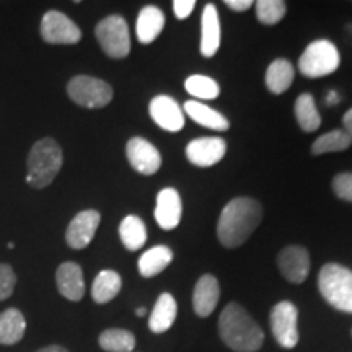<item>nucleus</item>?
<instances>
[{
    "mask_svg": "<svg viewBox=\"0 0 352 352\" xmlns=\"http://www.w3.org/2000/svg\"><path fill=\"white\" fill-rule=\"evenodd\" d=\"M263 220V208L252 197H235L222 209L217 223L219 241L226 248H239L253 235Z\"/></svg>",
    "mask_w": 352,
    "mask_h": 352,
    "instance_id": "1",
    "label": "nucleus"
},
{
    "mask_svg": "<svg viewBox=\"0 0 352 352\" xmlns=\"http://www.w3.org/2000/svg\"><path fill=\"white\" fill-rule=\"evenodd\" d=\"M220 340L235 352H256L264 342V333L240 303L232 302L219 316Z\"/></svg>",
    "mask_w": 352,
    "mask_h": 352,
    "instance_id": "2",
    "label": "nucleus"
},
{
    "mask_svg": "<svg viewBox=\"0 0 352 352\" xmlns=\"http://www.w3.org/2000/svg\"><path fill=\"white\" fill-rule=\"evenodd\" d=\"M64 164L60 145L52 138H43L34 142L26 160V183L34 189H44L54 182Z\"/></svg>",
    "mask_w": 352,
    "mask_h": 352,
    "instance_id": "3",
    "label": "nucleus"
},
{
    "mask_svg": "<svg viewBox=\"0 0 352 352\" xmlns=\"http://www.w3.org/2000/svg\"><path fill=\"white\" fill-rule=\"evenodd\" d=\"M318 289L329 305L340 311L352 314V271L336 263L321 267Z\"/></svg>",
    "mask_w": 352,
    "mask_h": 352,
    "instance_id": "4",
    "label": "nucleus"
},
{
    "mask_svg": "<svg viewBox=\"0 0 352 352\" xmlns=\"http://www.w3.org/2000/svg\"><path fill=\"white\" fill-rule=\"evenodd\" d=\"M341 64L338 47L328 39L310 43L298 59V70L308 78H320L336 72Z\"/></svg>",
    "mask_w": 352,
    "mask_h": 352,
    "instance_id": "5",
    "label": "nucleus"
},
{
    "mask_svg": "<svg viewBox=\"0 0 352 352\" xmlns=\"http://www.w3.org/2000/svg\"><path fill=\"white\" fill-rule=\"evenodd\" d=\"M95 36L101 50L111 59H124L131 52V33L126 20L120 15H109L96 25Z\"/></svg>",
    "mask_w": 352,
    "mask_h": 352,
    "instance_id": "6",
    "label": "nucleus"
},
{
    "mask_svg": "<svg viewBox=\"0 0 352 352\" xmlns=\"http://www.w3.org/2000/svg\"><path fill=\"white\" fill-rule=\"evenodd\" d=\"M67 94L74 103L88 109L104 108L113 100L111 85L91 76H76L70 78L67 83Z\"/></svg>",
    "mask_w": 352,
    "mask_h": 352,
    "instance_id": "7",
    "label": "nucleus"
},
{
    "mask_svg": "<svg viewBox=\"0 0 352 352\" xmlns=\"http://www.w3.org/2000/svg\"><path fill=\"white\" fill-rule=\"evenodd\" d=\"M271 331L277 344L284 349H294L298 344V310L292 302H279L271 310Z\"/></svg>",
    "mask_w": 352,
    "mask_h": 352,
    "instance_id": "8",
    "label": "nucleus"
},
{
    "mask_svg": "<svg viewBox=\"0 0 352 352\" xmlns=\"http://www.w3.org/2000/svg\"><path fill=\"white\" fill-rule=\"evenodd\" d=\"M41 38L47 44H77L82 39V30L59 10H50L44 13L41 26Z\"/></svg>",
    "mask_w": 352,
    "mask_h": 352,
    "instance_id": "9",
    "label": "nucleus"
},
{
    "mask_svg": "<svg viewBox=\"0 0 352 352\" xmlns=\"http://www.w3.org/2000/svg\"><path fill=\"white\" fill-rule=\"evenodd\" d=\"M129 165L144 176L155 175L162 166V155L152 142L144 138H132L126 145Z\"/></svg>",
    "mask_w": 352,
    "mask_h": 352,
    "instance_id": "10",
    "label": "nucleus"
},
{
    "mask_svg": "<svg viewBox=\"0 0 352 352\" xmlns=\"http://www.w3.org/2000/svg\"><path fill=\"white\" fill-rule=\"evenodd\" d=\"M277 267L289 283L302 284L310 272V254L303 246H285L277 254Z\"/></svg>",
    "mask_w": 352,
    "mask_h": 352,
    "instance_id": "11",
    "label": "nucleus"
},
{
    "mask_svg": "<svg viewBox=\"0 0 352 352\" xmlns=\"http://www.w3.org/2000/svg\"><path fill=\"white\" fill-rule=\"evenodd\" d=\"M100 222L101 215L98 210L88 209L78 212L76 217L70 220L67 230H65V241H67V245L74 250L87 248L90 241L95 239Z\"/></svg>",
    "mask_w": 352,
    "mask_h": 352,
    "instance_id": "12",
    "label": "nucleus"
},
{
    "mask_svg": "<svg viewBox=\"0 0 352 352\" xmlns=\"http://www.w3.org/2000/svg\"><path fill=\"white\" fill-rule=\"evenodd\" d=\"M227 153V142L222 138H199L186 145V158L196 166L217 165Z\"/></svg>",
    "mask_w": 352,
    "mask_h": 352,
    "instance_id": "13",
    "label": "nucleus"
},
{
    "mask_svg": "<svg viewBox=\"0 0 352 352\" xmlns=\"http://www.w3.org/2000/svg\"><path fill=\"white\" fill-rule=\"evenodd\" d=\"M148 113L152 120L162 129L168 132H178L184 127V113L176 103V100L168 95H157L148 104Z\"/></svg>",
    "mask_w": 352,
    "mask_h": 352,
    "instance_id": "14",
    "label": "nucleus"
},
{
    "mask_svg": "<svg viewBox=\"0 0 352 352\" xmlns=\"http://www.w3.org/2000/svg\"><path fill=\"white\" fill-rule=\"evenodd\" d=\"M183 217V201L173 188L162 189L157 195L155 220L164 230H173L179 226Z\"/></svg>",
    "mask_w": 352,
    "mask_h": 352,
    "instance_id": "15",
    "label": "nucleus"
},
{
    "mask_svg": "<svg viewBox=\"0 0 352 352\" xmlns=\"http://www.w3.org/2000/svg\"><path fill=\"white\" fill-rule=\"evenodd\" d=\"M57 290L70 302H80L85 296V280L83 271L77 263L65 261L56 271Z\"/></svg>",
    "mask_w": 352,
    "mask_h": 352,
    "instance_id": "16",
    "label": "nucleus"
},
{
    "mask_svg": "<svg viewBox=\"0 0 352 352\" xmlns=\"http://www.w3.org/2000/svg\"><path fill=\"white\" fill-rule=\"evenodd\" d=\"M220 298L219 280L212 274H204L197 279L192 292V308L195 314L201 318H208L214 314Z\"/></svg>",
    "mask_w": 352,
    "mask_h": 352,
    "instance_id": "17",
    "label": "nucleus"
},
{
    "mask_svg": "<svg viewBox=\"0 0 352 352\" xmlns=\"http://www.w3.org/2000/svg\"><path fill=\"white\" fill-rule=\"evenodd\" d=\"M220 19L214 3H208L202 12L201 20V54L204 57H214L220 47Z\"/></svg>",
    "mask_w": 352,
    "mask_h": 352,
    "instance_id": "18",
    "label": "nucleus"
},
{
    "mask_svg": "<svg viewBox=\"0 0 352 352\" xmlns=\"http://www.w3.org/2000/svg\"><path fill=\"white\" fill-rule=\"evenodd\" d=\"M165 26V15L155 6H147L139 12L138 23H135V34L139 43L151 44L160 36Z\"/></svg>",
    "mask_w": 352,
    "mask_h": 352,
    "instance_id": "19",
    "label": "nucleus"
},
{
    "mask_svg": "<svg viewBox=\"0 0 352 352\" xmlns=\"http://www.w3.org/2000/svg\"><path fill=\"white\" fill-rule=\"evenodd\" d=\"M176 314H178V305H176L175 297L168 292L160 294L157 298L155 307H153L151 318H148V328L152 333L162 334L173 327Z\"/></svg>",
    "mask_w": 352,
    "mask_h": 352,
    "instance_id": "20",
    "label": "nucleus"
},
{
    "mask_svg": "<svg viewBox=\"0 0 352 352\" xmlns=\"http://www.w3.org/2000/svg\"><path fill=\"white\" fill-rule=\"evenodd\" d=\"M184 111H186V114L192 121L208 127V129L223 132L228 131V127H230V122H228V120L222 113H219L217 109L209 108L208 104L201 103V101H186V103H184Z\"/></svg>",
    "mask_w": 352,
    "mask_h": 352,
    "instance_id": "21",
    "label": "nucleus"
},
{
    "mask_svg": "<svg viewBox=\"0 0 352 352\" xmlns=\"http://www.w3.org/2000/svg\"><path fill=\"white\" fill-rule=\"evenodd\" d=\"M25 333L26 320L19 308H7L0 314V346H15Z\"/></svg>",
    "mask_w": 352,
    "mask_h": 352,
    "instance_id": "22",
    "label": "nucleus"
},
{
    "mask_svg": "<svg viewBox=\"0 0 352 352\" xmlns=\"http://www.w3.org/2000/svg\"><path fill=\"white\" fill-rule=\"evenodd\" d=\"M173 261V252L165 245L152 246L139 258V272L142 277H155L164 272Z\"/></svg>",
    "mask_w": 352,
    "mask_h": 352,
    "instance_id": "23",
    "label": "nucleus"
},
{
    "mask_svg": "<svg viewBox=\"0 0 352 352\" xmlns=\"http://www.w3.org/2000/svg\"><path fill=\"white\" fill-rule=\"evenodd\" d=\"M296 70H294L292 63L287 59H276L270 64L266 70V87L271 94L280 95L287 91L292 85Z\"/></svg>",
    "mask_w": 352,
    "mask_h": 352,
    "instance_id": "24",
    "label": "nucleus"
},
{
    "mask_svg": "<svg viewBox=\"0 0 352 352\" xmlns=\"http://www.w3.org/2000/svg\"><path fill=\"white\" fill-rule=\"evenodd\" d=\"M122 279L116 271L104 270L95 277L91 285V298L100 305L111 302L121 292Z\"/></svg>",
    "mask_w": 352,
    "mask_h": 352,
    "instance_id": "25",
    "label": "nucleus"
},
{
    "mask_svg": "<svg viewBox=\"0 0 352 352\" xmlns=\"http://www.w3.org/2000/svg\"><path fill=\"white\" fill-rule=\"evenodd\" d=\"M120 236L129 252H138L147 241V227L144 220L138 215H126L120 226Z\"/></svg>",
    "mask_w": 352,
    "mask_h": 352,
    "instance_id": "26",
    "label": "nucleus"
},
{
    "mask_svg": "<svg viewBox=\"0 0 352 352\" xmlns=\"http://www.w3.org/2000/svg\"><path fill=\"white\" fill-rule=\"evenodd\" d=\"M98 344L107 352H134L135 336L127 329L109 328L100 334Z\"/></svg>",
    "mask_w": 352,
    "mask_h": 352,
    "instance_id": "27",
    "label": "nucleus"
},
{
    "mask_svg": "<svg viewBox=\"0 0 352 352\" xmlns=\"http://www.w3.org/2000/svg\"><path fill=\"white\" fill-rule=\"evenodd\" d=\"M296 118L298 126L305 132H315L321 124V116L316 108L314 96L302 94L296 101Z\"/></svg>",
    "mask_w": 352,
    "mask_h": 352,
    "instance_id": "28",
    "label": "nucleus"
},
{
    "mask_svg": "<svg viewBox=\"0 0 352 352\" xmlns=\"http://www.w3.org/2000/svg\"><path fill=\"white\" fill-rule=\"evenodd\" d=\"M352 139L346 134L344 129H334L327 134L320 135L318 139L311 144V153L314 155H323V153L342 152L349 148Z\"/></svg>",
    "mask_w": 352,
    "mask_h": 352,
    "instance_id": "29",
    "label": "nucleus"
},
{
    "mask_svg": "<svg viewBox=\"0 0 352 352\" xmlns=\"http://www.w3.org/2000/svg\"><path fill=\"white\" fill-rule=\"evenodd\" d=\"M184 88L191 96L202 100H215L220 95L219 83L208 76H191L184 82Z\"/></svg>",
    "mask_w": 352,
    "mask_h": 352,
    "instance_id": "30",
    "label": "nucleus"
},
{
    "mask_svg": "<svg viewBox=\"0 0 352 352\" xmlns=\"http://www.w3.org/2000/svg\"><path fill=\"white\" fill-rule=\"evenodd\" d=\"M287 6L283 0H259L256 2V16L263 25H277L285 16Z\"/></svg>",
    "mask_w": 352,
    "mask_h": 352,
    "instance_id": "31",
    "label": "nucleus"
},
{
    "mask_svg": "<svg viewBox=\"0 0 352 352\" xmlns=\"http://www.w3.org/2000/svg\"><path fill=\"white\" fill-rule=\"evenodd\" d=\"M16 285V274L10 264L0 263V302L12 296Z\"/></svg>",
    "mask_w": 352,
    "mask_h": 352,
    "instance_id": "32",
    "label": "nucleus"
},
{
    "mask_svg": "<svg viewBox=\"0 0 352 352\" xmlns=\"http://www.w3.org/2000/svg\"><path fill=\"white\" fill-rule=\"evenodd\" d=\"M333 191L340 199L352 202V173H340L334 176Z\"/></svg>",
    "mask_w": 352,
    "mask_h": 352,
    "instance_id": "33",
    "label": "nucleus"
},
{
    "mask_svg": "<svg viewBox=\"0 0 352 352\" xmlns=\"http://www.w3.org/2000/svg\"><path fill=\"white\" fill-rule=\"evenodd\" d=\"M196 2L195 0H175L173 2V12L178 20H184L191 15L195 10Z\"/></svg>",
    "mask_w": 352,
    "mask_h": 352,
    "instance_id": "34",
    "label": "nucleus"
},
{
    "mask_svg": "<svg viewBox=\"0 0 352 352\" xmlns=\"http://www.w3.org/2000/svg\"><path fill=\"white\" fill-rule=\"evenodd\" d=\"M226 6L233 12H245L253 6L252 0H226Z\"/></svg>",
    "mask_w": 352,
    "mask_h": 352,
    "instance_id": "35",
    "label": "nucleus"
},
{
    "mask_svg": "<svg viewBox=\"0 0 352 352\" xmlns=\"http://www.w3.org/2000/svg\"><path fill=\"white\" fill-rule=\"evenodd\" d=\"M342 126H344L346 134L352 139V108L349 111H346L344 116H342Z\"/></svg>",
    "mask_w": 352,
    "mask_h": 352,
    "instance_id": "36",
    "label": "nucleus"
},
{
    "mask_svg": "<svg viewBox=\"0 0 352 352\" xmlns=\"http://www.w3.org/2000/svg\"><path fill=\"white\" fill-rule=\"evenodd\" d=\"M340 101H341V95L338 94V91L329 90L328 95H327V100H324V103H327V107H334V104H338Z\"/></svg>",
    "mask_w": 352,
    "mask_h": 352,
    "instance_id": "37",
    "label": "nucleus"
},
{
    "mask_svg": "<svg viewBox=\"0 0 352 352\" xmlns=\"http://www.w3.org/2000/svg\"><path fill=\"white\" fill-rule=\"evenodd\" d=\"M36 352H69V351L65 349L64 346H59V344H51V346L41 347V349L36 351Z\"/></svg>",
    "mask_w": 352,
    "mask_h": 352,
    "instance_id": "38",
    "label": "nucleus"
},
{
    "mask_svg": "<svg viewBox=\"0 0 352 352\" xmlns=\"http://www.w3.org/2000/svg\"><path fill=\"white\" fill-rule=\"evenodd\" d=\"M135 314H138V316H144L145 314H147V310H145L144 307H139L138 310H135Z\"/></svg>",
    "mask_w": 352,
    "mask_h": 352,
    "instance_id": "39",
    "label": "nucleus"
},
{
    "mask_svg": "<svg viewBox=\"0 0 352 352\" xmlns=\"http://www.w3.org/2000/svg\"><path fill=\"white\" fill-rule=\"evenodd\" d=\"M7 246H8V248H10V250H12V248H15V243H12V241H10V243H8Z\"/></svg>",
    "mask_w": 352,
    "mask_h": 352,
    "instance_id": "40",
    "label": "nucleus"
}]
</instances>
